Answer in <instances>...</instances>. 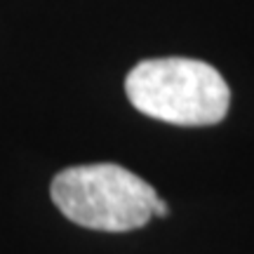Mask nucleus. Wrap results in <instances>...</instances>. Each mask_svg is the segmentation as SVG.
Segmentation results:
<instances>
[{
    "label": "nucleus",
    "mask_w": 254,
    "mask_h": 254,
    "mask_svg": "<svg viewBox=\"0 0 254 254\" xmlns=\"http://www.w3.org/2000/svg\"><path fill=\"white\" fill-rule=\"evenodd\" d=\"M125 94L139 113L182 127L217 125L231 104L224 75L189 57L139 62L127 73Z\"/></svg>",
    "instance_id": "obj_1"
},
{
    "label": "nucleus",
    "mask_w": 254,
    "mask_h": 254,
    "mask_svg": "<svg viewBox=\"0 0 254 254\" xmlns=\"http://www.w3.org/2000/svg\"><path fill=\"white\" fill-rule=\"evenodd\" d=\"M50 195L68 221L109 233L146 226L158 200L151 184L116 163L66 167L52 179Z\"/></svg>",
    "instance_id": "obj_2"
},
{
    "label": "nucleus",
    "mask_w": 254,
    "mask_h": 254,
    "mask_svg": "<svg viewBox=\"0 0 254 254\" xmlns=\"http://www.w3.org/2000/svg\"><path fill=\"white\" fill-rule=\"evenodd\" d=\"M167 214H170L167 202H165L163 198H158V200H155V205H153V217H167Z\"/></svg>",
    "instance_id": "obj_3"
}]
</instances>
